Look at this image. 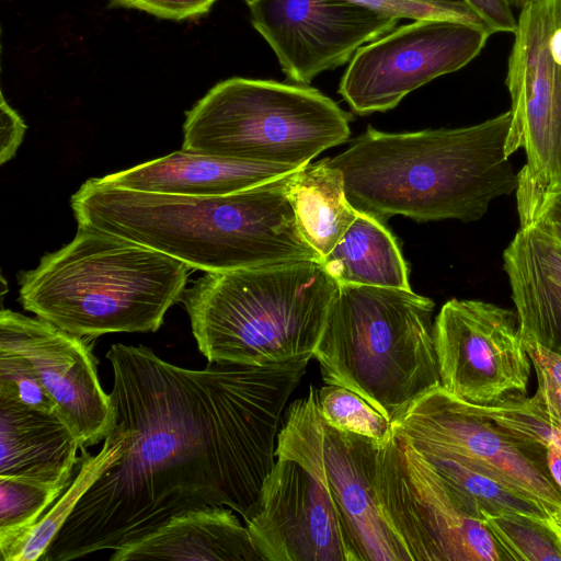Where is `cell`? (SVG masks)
Wrapping results in <instances>:
<instances>
[{
    "mask_svg": "<svg viewBox=\"0 0 561 561\" xmlns=\"http://www.w3.org/2000/svg\"><path fill=\"white\" fill-rule=\"evenodd\" d=\"M108 432L119 457L79 500L42 561L116 550L172 516L225 506L247 524L276 462L282 416L309 359L173 365L145 345L113 344Z\"/></svg>",
    "mask_w": 561,
    "mask_h": 561,
    "instance_id": "6da1fadb",
    "label": "cell"
},
{
    "mask_svg": "<svg viewBox=\"0 0 561 561\" xmlns=\"http://www.w3.org/2000/svg\"><path fill=\"white\" fill-rule=\"evenodd\" d=\"M294 172L220 196L138 192L94 178L71 196L70 206L78 226L135 241L206 273L321 261L297 225L289 198Z\"/></svg>",
    "mask_w": 561,
    "mask_h": 561,
    "instance_id": "7a4b0ae2",
    "label": "cell"
},
{
    "mask_svg": "<svg viewBox=\"0 0 561 561\" xmlns=\"http://www.w3.org/2000/svg\"><path fill=\"white\" fill-rule=\"evenodd\" d=\"M511 124L508 110L457 128L388 134L369 126L328 161L342 172L357 211L379 220L477 221L518 186L507 150Z\"/></svg>",
    "mask_w": 561,
    "mask_h": 561,
    "instance_id": "3957f363",
    "label": "cell"
},
{
    "mask_svg": "<svg viewBox=\"0 0 561 561\" xmlns=\"http://www.w3.org/2000/svg\"><path fill=\"white\" fill-rule=\"evenodd\" d=\"M190 267L135 241L78 226L72 241L19 275L22 307L78 336L156 332Z\"/></svg>",
    "mask_w": 561,
    "mask_h": 561,
    "instance_id": "277c9868",
    "label": "cell"
},
{
    "mask_svg": "<svg viewBox=\"0 0 561 561\" xmlns=\"http://www.w3.org/2000/svg\"><path fill=\"white\" fill-rule=\"evenodd\" d=\"M340 284L321 261L207 272L181 302L208 363L310 359Z\"/></svg>",
    "mask_w": 561,
    "mask_h": 561,
    "instance_id": "5b68a950",
    "label": "cell"
},
{
    "mask_svg": "<svg viewBox=\"0 0 561 561\" xmlns=\"http://www.w3.org/2000/svg\"><path fill=\"white\" fill-rule=\"evenodd\" d=\"M434 308L411 289L340 284L313 353L324 383L358 393L391 422L440 386Z\"/></svg>",
    "mask_w": 561,
    "mask_h": 561,
    "instance_id": "8992f818",
    "label": "cell"
},
{
    "mask_svg": "<svg viewBox=\"0 0 561 561\" xmlns=\"http://www.w3.org/2000/svg\"><path fill=\"white\" fill-rule=\"evenodd\" d=\"M351 116L314 88L233 77L190 111L182 149L301 168L347 140Z\"/></svg>",
    "mask_w": 561,
    "mask_h": 561,
    "instance_id": "52a82bcc",
    "label": "cell"
},
{
    "mask_svg": "<svg viewBox=\"0 0 561 561\" xmlns=\"http://www.w3.org/2000/svg\"><path fill=\"white\" fill-rule=\"evenodd\" d=\"M505 83L507 150L526 160L515 191L519 226L536 222L561 194V0H534L518 15Z\"/></svg>",
    "mask_w": 561,
    "mask_h": 561,
    "instance_id": "ba28073f",
    "label": "cell"
},
{
    "mask_svg": "<svg viewBox=\"0 0 561 561\" xmlns=\"http://www.w3.org/2000/svg\"><path fill=\"white\" fill-rule=\"evenodd\" d=\"M379 507L411 561H502L479 505L449 484L407 440L378 448Z\"/></svg>",
    "mask_w": 561,
    "mask_h": 561,
    "instance_id": "9c48e42d",
    "label": "cell"
},
{
    "mask_svg": "<svg viewBox=\"0 0 561 561\" xmlns=\"http://www.w3.org/2000/svg\"><path fill=\"white\" fill-rule=\"evenodd\" d=\"M378 448L365 436L329 425L318 407V390L310 385L286 410L276 457L299 462L327 489L358 561H411L376 497Z\"/></svg>",
    "mask_w": 561,
    "mask_h": 561,
    "instance_id": "30bf717a",
    "label": "cell"
},
{
    "mask_svg": "<svg viewBox=\"0 0 561 561\" xmlns=\"http://www.w3.org/2000/svg\"><path fill=\"white\" fill-rule=\"evenodd\" d=\"M492 34L489 27L445 19L394 27L356 50L339 93L356 114L386 112L410 92L467 66Z\"/></svg>",
    "mask_w": 561,
    "mask_h": 561,
    "instance_id": "8fae6325",
    "label": "cell"
},
{
    "mask_svg": "<svg viewBox=\"0 0 561 561\" xmlns=\"http://www.w3.org/2000/svg\"><path fill=\"white\" fill-rule=\"evenodd\" d=\"M391 428L412 445L462 455L541 504L551 516L561 513V492L550 474L546 446L510 432L442 386L405 407L391 420Z\"/></svg>",
    "mask_w": 561,
    "mask_h": 561,
    "instance_id": "7c38bea8",
    "label": "cell"
},
{
    "mask_svg": "<svg viewBox=\"0 0 561 561\" xmlns=\"http://www.w3.org/2000/svg\"><path fill=\"white\" fill-rule=\"evenodd\" d=\"M440 386L479 407L525 396L531 360L516 311L492 302L453 298L434 320Z\"/></svg>",
    "mask_w": 561,
    "mask_h": 561,
    "instance_id": "4fadbf2b",
    "label": "cell"
},
{
    "mask_svg": "<svg viewBox=\"0 0 561 561\" xmlns=\"http://www.w3.org/2000/svg\"><path fill=\"white\" fill-rule=\"evenodd\" d=\"M253 27L295 84L352 59L358 48L392 31L398 20L351 0H255Z\"/></svg>",
    "mask_w": 561,
    "mask_h": 561,
    "instance_id": "5bb4252c",
    "label": "cell"
},
{
    "mask_svg": "<svg viewBox=\"0 0 561 561\" xmlns=\"http://www.w3.org/2000/svg\"><path fill=\"white\" fill-rule=\"evenodd\" d=\"M88 339L38 317L0 312V348L32 364L81 447L104 440L112 423L110 393L101 386Z\"/></svg>",
    "mask_w": 561,
    "mask_h": 561,
    "instance_id": "9a60e30c",
    "label": "cell"
},
{
    "mask_svg": "<svg viewBox=\"0 0 561 561\" xmlns=\"http://www.w3.org/2000/svg\"><path fill=\"white\" fill-rule=\"evenodd\" d=\"M245 525L263 561H358L330 493L289 458H276Z\"/></svg>",
    "mask_w": 561,
    "mask_h": 561,
    "instance_id": "2e32d148",
    "label": "cell"
},
{
    "mask_svg": "<svg viewBox=\"0 0 561 561\" xmlns=\"http://www.w3.org/2000/svg\"><path fill=\"white\" fill-rule=\"evenodd\" d=\"M523 340L561 355V248L541 224L519 226L503 253Z\"/></svg>",
    "mask_w": 561,
    "mask_h": 561,
    "instance_id": "e0dca14e",
    "label": "cell"
},
{
    "mask_svg": "<svg viewBox=\"0 0 561 561\" xmlns=\"http://www.w3.org/2000/svg\"><path fill=\"white\" fill-rule=\"evenodd\" d=\"M298 169L182 149L99 179L106 185L138 192L220 196L262 185Z\"/></svg>",
    "mask_w": 561,
    "mask_h": 561,
    "instance_id": "ac0fdd59",
    "label": "cell"
},
{
    "mask_svg": "<svg viewBox=\"0 0 561 561\" xmlns=\"http://www.w3.org/2000/svg\"><path fill=\"white\" fill-rule=\"evenodd\" d=\"M111 561H263L247 525L225 506L179 513L141 538L117 548Z\"/></svg>",
    "mask_w": 561,
    "mask_h": 561,
    "instance_id": "d6986e66",
    "label": "cell"
},
{
    "mask_svg": "<svg viewBox=\"0 0 561 561\" xmlns=\"http://www.w3.org/2000/svg\"><path fill=\"white\" fill-rule=\"evenodd\" d=\"M81 445L57 413L0 393V477L54 479L78 473Z\"/></svg>",
    "mask_w": 561,
    "mask_h": 561,
    "instance_id": "ffe728a7",
    "label": "cell"
},
{
    "mask_svg": "<svg viewBox=\"0 0 561 561\" xmlns=\"http://www.w3.org/2000/svg\"><path fill=\"white\" fill-rule=\"evenodd\" d=\"M289 198L301 234L321 260L358 215L346 197L342 172L330 165L328 158L293 173Z\"/></svg>",
    "mask_w": 561,
    "mask_h": 561,
    "instance_id": "44dd1931",
    "label": "cell"
},
{
    "mask_svg": "<svg viewBox=\"0 0 561 561\" xmlns=\"http://www.w3.org/2000/svg\"><path fill=\"white\" fill-rule=\"evenodd\" d=\"M321 263L339 284L411 289L396 239L379 219L365 213L358 211Z\"/></svg>",
    "mask_w": 561,
    "mask_h": 561,
    "instance_id": "7402d4cb",
    "label": "cell"
},
{
    "mask_svg": "<svg viewBox=\"0 0 561 561\" xmlns=\"http://www.w3.org/2000/svg\"><path fill=\"white\" fill-rule=\"evenodd\" d=\"M122 439L108 432L100 451L92 456L81 447L80 469L70 486L30 529L0 545L2 561L42 560L50 543L67 522L79 500L103 472L119 457Z\"/></svg>",
    "mask_w": 561,
    "mask_h": 561,
    "instance_id": "603a6c76",
    "label": "cell"
},
{
    "mask_svg": "<svg viewBox=\"0 0 561 561\" xmlns=\"http://www.w3.org/2000/svg\"><path fill=\"white\" fill-rule=\"evenodd\" d=\"M412 446L449 484L473 500L482 512L491 515L524 513L552 517L541 504L476 461L457 453L431 446Z\"/></svg>",
    "mask_w": 561,
    "mask_h": 561,
    "instance_id": "cb8c5ba5",
    "label": "cell"
},
{
    "mask_svg": "<svg viewBox=\"0 0 561 561\" xmlns=\"http://www.w3.org/2000/svg\"><path fill=\"white\" fill-rule=\"evenodd\" d=\"M77 473L47 479L0 477V545L30 529L70 486Z\"/></svg>",
    "mask_w": 561,
    "mask_h": 561,
    "instance_id": "d4e9b609",
    "label": "cell"
},
{
    "mask_svg": "<svg viewBox=\"0 0 561 561\" xmlns=\"http://www.w3.org/2000/svg\"><path fill=\"white\" fill-rule=\"evenodd\" d=\"M482 515L502 561H561V531L552 517L524 513Z\"/></svg>",
    "mask_w": 561,
    "mask_h": 561,
    "instance_id": "484cf974",
    "label": "cell"
},
{
    "mask_svg": "<svg viewBox=\"0 0 561 561\" xmlns=\"http://www.w3.org/2000/svg\"><path fill=\"white\" fill-rule=\"evenodd\" d=\"M318 407L324 421L343 432L365 436L379 447L393 435L391 422L358 393L337 385L318 390Z\"/></svg>",
    "mask_w": 561,
    "mask_h": 561,
    "instance_id": "4316f807",
    "label": "cell"
},
{
    "mask_svg": "<svg viewBox=\"0 0 561 561\" xmlns=\"http://www.w3.org/2000/svg\"><path fill=\"white\" fill-rule=\"evenodd\" d=\"M481 411L516 435L543 446L552 442L561 447V423L552 421L534 397L512 394L494 405L482 407Z\"/></svg>",
    "mask_w": 561,
    "mask_h": 561,
    "instance_id": "83f0119b",
    "label": "cell"
},
{
    "mask_svg": "<svg viewBox=\"0 0 561 561\" xmlns=\"http://www.w3.org/2000/svg\"><path fill=\"white\" fill-rule=\"evenodd\" d=\"M0 393L34 410L58 414L54 400L32 364L23 356L3 348H0Z\"/></svg>",
    "mask_w": 561,
    "mask_h": 561,
    "instance_id": "f1b7e54d",
    "label": "cell"
},
{
    "mask_svg": "<svg viewBox=\"0 0 561 561\" xmlns=\"http://www.w3.org/2000/svg\"><path fill=\"white\" fill-rule=\"evenodd\" d=\"M396 20L445 19L489 27L461 0H351ZM490 28V27H489ZM491 30V28H490ZM492 31V30H491ZM493 32V31H492Z\"/></svg>",
    "mask_w": 561,
    "mask_h": 561,
    "instance_id": "f546056e",
    "label": "cell"
},
{
    "mask_svg": "<svg viewBox=\"0 0 561 561\" xmlns=\"http://www.w3.org/2000/svg\"><path fill=\"white\" fill-rule=\"evenodd\" d=\"M116 4L145 11L168 20H185L203 15L216 0H112Z\"/></svg>",
    "mask_w": 561,
    "mask_h": 561,
    "instance_id": "4dcf8cb0",
    "label": "cell"
},
{
    "mask_svg": "<svg viewBox=\"0 0 561 561\" xmlns=\"http://www.w3.org/2000/svg\"><path fill=\"white\" fill-rule=\"evenodd\" d=\"M26 125L21 116L7 103L1 94L0 104V162L4 164L11 160L19 149Z\"/></svg>",
    "mask_w": 561,
    "mask_h": 561,
    "instance_id": "1f68e13d",
    "label": "cell"
},
{
    "mask_svg": "<svg viewBox=\"0 0 561 561\" xmlns=\"http://www.w3.org/2000/svg\"><path fill=\"white\" fill-rule=\"evenodd\" d=\"M469 5L493 31V33H515L518 18L507 0H461Z\"/></svg>",
    "mask_w": 561,
    "mask_h": 561,
    "instance_id": "d6a6232c",
    "label": "cell"
},
{
    "mask_svg": "<svg viewBox=\"0 0 561 561\" xmlns=\"http://www.w3.org/2000/svg\"><path fill=\"white\" fill-rule=\"evenodd\" d=\"M524 345L535 370L541 371L554 385L561 387V355L533 340H524Z\"/></svg>",
    "mask_w": 561,
    "mask_h": 561,
    "instance_id": "836d02e7",
    "label": "cell"
},
{
    "mask_svg": "<svg viewBox=\"0 0 561 561\" xmlns=\"http://www.w3.org/2000/svg\"><path fill=\"white\" fill-rule=\"evenodd\" d=\"M535 371L538 386L534 399L552 421L561 423V387L554 385L541 371Z\"/></svg>",
    "mask_w": 561,
    "mask_h": 561,
    "instance_id": "e575fe53",
    "label": "cell"
},
{
    "mask_svg": "<svg viewBox=\"0 0 561 561\" xmlns=\"http://www.w3.org/2000/svg\"><path fill=\"white\" fill-rule=\"evenodd\" d=\"M546 453L550 474L561 492V447L549 442L546 445Z\"/></svg>",
    "mask_w": 561,
    "mask_h": 561,
    "instance_id": "d590c367",
    "label": "cell"
},
{
    "mask_svg": "<svg viewBox=\"0 0 561 561\" xmlns=\"http://www.w3.org/2000/svg\"><path fill=\"white\" fill-rule=\"evenodd\" d=\"M539 220H550L561 224V194L553 197L546 205L537 221Z\"/></svg>",
    "mask_w": 561,
    "mask_h": 561,
    "instance_id": "8d00e7d4",
    "label": "cell"
},
{
    "mask_svg": "<svg viewBox=\"0 0 561 561\" xmlns=\"http://www.w3.org/2000/svg\"><path fill=\"white\" fill-rule=\"evenodd\" d=\"M539 222H541L552 233L561 248V224L550 220H539Z\"/></svg>",
    "mask_w": 561,
    "mask_h": 561,
    "instance_id": "74e56055",
    "label": "cell"
},
{
    "mask_svg": "<svg viewBox=\"0 0 561 561\" xmlns=\"http://www.w3.org/2000/svg\"><path fill=\"white\" fill-rule=\"evenodd\" d=\"M507 1L512 8L514 7V8L522 10L525 5H527L528 3H530L534 0H507Z\"/></svg>",
    "mask_w": 561,
    "mask_h": 561,
    "instance_id": "f35d334b",
    "label": "cell"
},
{
    "mask_svg": "<svg viewBox=\"0 0 561 561\" xmlns=\"http://www.w3.org/2000/svg\"><path fill=\"white\" fill-rule=\"evenodd\" d=\"M552 518H553V520H554V523H556L557 527H558V528L560 529V531H561V513H560V514H558V515H556V516H552Z\"/></svg>",
    "mask_w": 561,
    "mask_h": 561,
    "instance_id": "ab89813d",
    "label": "cell"
}]
</instances>
